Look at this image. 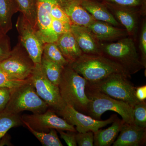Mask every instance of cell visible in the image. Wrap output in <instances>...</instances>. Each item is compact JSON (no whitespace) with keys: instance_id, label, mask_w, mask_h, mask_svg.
I'll return each mask as SVG.
<instances>
[{"instance_id":"obj_3","label":"cell","mask_w":146,"mask_h":146,"mask_svg":"<svg viewBox=\"0 0 146 146\" xmlns=\"http://www.w3.org/2000/svg\"><path fill=\"white\" fill-rule=\"evenodd\" d=\"M87 81L68 65L63 68L58 85L65 104L87 115L89 100L86 96Z\"/></svg>"},{"instance_id":"obj_5","label":"cell","mask_w":146,"mask_h":146,"mask_svg":"<svg viewBox=\"0 0 146 146\" xmlns=\"http://www.w3.org/2000/svg\"><path fill=\"white\" fill-rule=\"evenodd\" d=\"M125 75L114 73L100 81L90 82L86 86L115 99L127 103L134 107L139 101L136 98V87Z\"/></svg>"},{"instance_id":"obj_28","label":"cell","mask_w":146,"mask_h":146,"mask_svg":"<svg viewBox=\"0 0 146 146\" xmlns=\"http://www.w3.org/2000/svg\"><path fill=\"white\" fill-rule=\"evenodd\" d=\"M137 48L142 64L146 68V16L142 19L137 42Z\"/></svg>"},{"instance_id":"obj_29","label":"cell","mask_w":146,"mask_h":146,"mask_svg":"<svg viewBox=\"0 0 146 146\" xmlns=\"http://www.w3.org/2000/svg\"><path fill=\"white\" fill-rule=\"evenodd\" d=\"M133 124L142 128H146V100L141 101L133 107Z\"/></svg>"},{"instance_id":"obj_37","label":"cell","mask_w":146,"mask_h":146,"mask_svg":"<svg viewBox=\"0 0 146 146\" xmlns=\"http://www.w3.org/2000/svg\"><path fill=\"white\" fill-rule=\"evenodd\" d=\"M11 136L9 134H5L4 136L0 140V146H3L6 145L8 146H13L11 142Z\"/></svg>"},{"instance_id":"obj_24","label":"cell","mask_w":146,"mask_h":146,"mask_svg":"<svg viewBox=\"0 0 146 146\" xmlns=\"http://www.w3.org/2000/svg\"><path fill=\"white\" fill-rule=\"evenodd\" d=\"M20 11L36 30L37 0H16Z\"/></svg>"},{"instance_id":"obj_20","label":"cell","mask_w":146,"mask_h":146,"mask_svg":"<svg viewBox=\"0 0 146 146\" xmlns=\"http://www.w3.org/2000/svg\"><path fill=\"white\" fill-rule=\"evenodd\" d=\"M124 123L117 116L109 127L103 129H100L94 132V146H111L117 138Z\"/></svg>"},{"instance_id":"obj_25","label":"cell","mask_w":146,"mask_h":146,"mask_svg":"<svg viewBox=\"0 0 146 146\" xmlns=\"http://www.w3.org/2000/svg\"><path fill=\"white\" fill-rule=\"evenodd\" d=\"M22 118L18 114L3 111L0 112V140L12 127L23 125Z\"/></svg>"},{"instance_id":"obj_6","label":"cell","mask_w":146,"mask_h":146,"mask_svg":"<svg viewBox=\"0 0 146 146\" xmlns=\"http://www.w3.org/2000/svg\"><path fill=\"white\" fill-rule=\"evenodd\" d=\"M49 106L36 93L30 78L27 82L19 87L11 89L9 101L3 111L18 114L22 111L33 113H43Z\"/></svg>"},{"instance_id":"obj_13","label":"cell","mask_w":146,"mask_h":146,"mask_svg":"<svg viewBox=\"0 0 146 146\" xmlns=\"http://www.w3.org/2000/svg\"><path fill=\"white\" fill-rule=\"evenodd\" d=\"M64 0H37L36 30L44 43L56 42L58 37L52 28L51 11L54 6Z\"/></svg>"},{"instance_id":"obj_22","label":"cell","mask_w":146,"mask_h":146,"mask_svg":"<svg viewBox=\"0 0 146 146\" xmlns=\"http://www.w3.org/2000/svg\"><path fill=\"white\" fill-rule=\"evenodd\" d=\"M24 125L29 131L44 146H63V145L58 138L57 132L55 129H51L48 133L43 131H37L33 129L25 121H23Z\"/></svg>"},{"instance_id":"obj_9","label":"cell","mask_w":146,"mask_h":146,"mask_svg":"<svg viewBox=\"0 0 146 146\" xmlns=\"http://www.w3.org/2000/svg\"><path fill=\"white\" fill-rule=\"evenodd\" d=\"M16 28L19 41L35 63H41L44 43L38 31L22 14L17 19Z\"/></svg>"},{"instance_id":"obj_34","label":"cell","mask_w":146,"mask_h":146,"mask_svg":"<svg viewBox=\"0 0 146 146\" xmlns=\"http://www.w3.org/2000/svg\"><path fill=\"white\" fill-rule=\"evenodd\" d=\"M57 131L60 134L61 138L64 140L68 146H77L76 139V132L68 131L67 132H65L63 130H57Z\"/></svg>"},{"instance_id":"obj_14","label":"cell","mask_w":146,"mask_h":146,"mask_svg":"<svg viewBox=\"0 0 146 146\" xmlns=\"http://www.w3.org/2000/svg\"><path fill=\"white\" fill-rule=\"evenodd\" d=\"M87 27L100 43L115 42L129 36L124 28L102 21H96Z\"/></svg>"},{"instance_id":"obj_4","label":"cell","mask_w":146,"mask_h":146,"mask_svg":"<svg viewBox=\"0 0 146 146\" xmlns=\"http://www.w3.org/2000/svg\"><path fill=\"white\" fill-rule=\"evenodd\" d=\"M86 93L89 100L86 115L101 120L104 112L112 111L120 115L125 122L133 124V107L127 103L115 99L87 86Z\"/></svg>"},{"instance_id":"obj_10","label":"cell","mask_w":146,"mask_h":146,"mask_svg":"<svg viewBox=\"0 0 146 146\" xmlns=\"http://www.w3.org/2000/svg\"><path fill=\"white\" fill-rule=\"evenodd\" d=\"M56 112L69 124L75 126L77 132L80 133L88 131L95 132L100 129L112 123L117 117V115H113L107 120H97L79 112L72 106L67 105L63 109Z\"/></svg>"},{"instance_id":"obj_21","label":"cell","mask_w":146,"mask_h":146,"mask_svg":"<svg viewBox=\"0 0 146 146\" xmlns=\"http://www.w3.org/2000/svg\"><path fill=\"white\" fill-rule=\"evenodd\" d=\"M20 11L16 0H0V33L7 34L12 28V18Z\"/></svg>"},{"instance_id":"obj_17","label":"cell","mask_w":146,"mask_h":146,"mask_svg":"<svg viewBox=\"0 0 146 146\" xmlns=\"http://www.w3.org/2000/svg\"><path fill=\"white\" fill-rule=\"evenodd\" d=\"M82 6L96 21H102L124 28L116 21L104 3L98 0H80Z\"/></svg>"},{"instance_id":"obj_32","label":"cell","mask_w":146,"mask_h":146,"mask_svg":"<svg viewBox=\"0 0 146 146\" xmlns=\"http://www.w3.org/2000/svg\"><path fill=\"white\" fill-rule=\"evenodd\" d=\"M72 24L57 19L53 18L51 26L53 31L58 37L61 35L70 32Z\"/></svg>"},{"instance_id":"obj_18","label":"cell","mask_w":146,"mask_h":146,"mask_svg":"<svg viewBox=\"0 0 146 146\" xmlns=\"http://www.w3.org/2000/svg\"><path fill=\"white\" fill-rule=\"evenodd\" d=\"M64 12L72 25L87 27L96 21L82 6L80 0H68Z\"/></svg>"},{"instance_id":"obj_23","label":"cell","mask_w":146,"mask_h":146,"mask_svg":"<svg viewBox=\"0 0 146 146\" xmlns=\"http://www.w3.org/2000/svg\"><path fill=\"white\" fill-rule=\"evenodd\" d=\"M41 64L48 78L58 86L64 67L48 59L43 55Z\"/></svg>"},{"instance_id":"obj_16","label":"cell","mask_w":146,"mask_h":146,"mask_svg":"<svg viewBox=\"0 0 146 146\" xmlns=\"http://www.w3.org/2000/svg\"><path fill=\"white\" fill-rule=\"evenodd\" d=\"M71 32L83 54L102 55L100 42L87 27L72 25Z\"/></svg>"},{"instance_id":"obj_35","label":"cell","mask_w":146,"mask_h":146,"mask_svg":"<svg viewBox=\"0 0 146 146\" xmlns=\"http://www.w3.org/2000/svg\"><path fill=\"white\" fill-rule=\"evenodd\" d=\"M11 89L0 87V112L4 110L10 97Z\"/></svg>"},{"instance_id":"obj_30","label":"cell","mask_w":146,"mask_h":146,"mask_svg":"<svg viewBox=\"0 0 146 146\" xmlns=\"http://www.w3.org/2000/svg\"><path fill=\"white\" fill-rule=\"evenodd\" d=\"M29 80V78L27 80L19 79L0 69V87L14 89L26 83Z\"/></svg>"},{"instance_id":"obj_11","label":"cell","mask_w":146,"mask_h":146,"mask_svg":"<svg viewBox=\"0 0 146 146\" xmlns=\"http://www.w3.org/2000/svg\"><path fill=\"white\" fill-rule=\"evenodd\" d=\"M21 118L37 131L45 132L49 131L51 129H54L57 130L77 132L74 126L69 124L63 118L58 117L52 109H48L43 113L23 115Z\"/></svg>"},{"instance_id":"obj_7","label":"cell","mask_w":146,"mask_h":146,"mask_svg":"<svg viewBox=\"0 0 146 146\" xmlns=\"http://www.w3.org/2000/svg\"><path fill=\"white\" fill-rule=\"evenodd\" d=\"M30 78L39 96L50 109L57 112L65 107L58 86L48 78L41 63H35Z\"/></svg>"},{"instance_id":"obj_15","label":"cell","mask_w":146,"mask_h":146,"mask_svg":"<svg viewBox=\"0 0 146 146\" xmlns=\"http://www.w3.org/2000/svg\"><path fill=\"white\" fill-rule=\"evenodd\" d=\"M119 133L112 146H140L146 144V128L125 122Z\"/></svg>"},{"instance_id":"obj_27","label":"cell","mask_w":146,"mask_h":146,"mask_svg":"<svg viewBox=\"0 0 146 146\" xmlns=\"http://www.w3.org/2000/svg\"><path fill=\"white\" fill-rule=\"evenodd\" d=\"M123 7L133 9L138 11L144 16H146V0H98Z\"/></svg>"},{"instance_id":"obj_36","label":"cell","mask_w":146,"mask_h":146,"mask_svg":"<svg viewBox=\"0 0 146 146\" xmlns=\"http://www.w3.org/2000/svg\"><path fill=\"white\" fill-rule=\"evenodd\" d=\"M135 95H136V98L139 101H145L146 99V85L136 87Z\"/></svg>"},{"instance_id":"obj_19","label":"cell","mask_w":146,"mask_h":146,"mask_svg":"<svg viewBox=\"0 0 146 146\" xmlns=\"http://www.w3.org/2000/svg\"><path fill=\"white\" fill-rule=\"evenodd\" d=\"M56 43L69 64L83 54L71 32L60 35Z\"/></svg>"},{"instance_id":"obj_38","label":"cell","mask_w":146,"mask_h":146,"mask_svg":"<svg viewBox=\"0 0 146 146\" xmlns=\"http://www.w3.org/2000/svg\"></svg>"},{"instance_id":"obj_2","label":"cell","mask_w":146,"mask_h":146,"mask_svg":"<svg viewBox=\"0 0 146 146\" xmlns=\"http://www.w3.org/2000/svg\"><path fill=\"white\" fill-rule=\"evenodd\" d=\"M69 65L89 82L100 81L114 73H120L131 78L123 68L103 55L83 54Z\"/></svg>"},{"instance_id":"obj_31","label":"cell","mask_w":146,"mask_h":146,"mask_svg":"<svg viewBox=\"0 0 146 146\" xmlns=\"http://www.w3.org/2000/svg\"><path fill=\"white\" fill-rule=\"evenodd\" d=\"M11 50L9 37L7 34L0 33V63L8 57Z\"/></svg>"},{"instance_id":"obj_12","label":"cell","mask_w":146,"mask_h":146,"mask_svg":"<svg viewBox=\"0 0 146 146\" xmlns=\"http://www.w3.org/2000/svg\"><path fill=\"white\" fill-rule=\"evenodd\" d=\"M103 3L116 21L127 31L129 36L133 37L137 42L142 19L146 16H143L140 12L133 9Z\"/></svg>"},{"instance_id":"obj_26","label":"cell","mask_w":146,"mask_h":146,"mask_svg":"<svg viewBox=\"0 0 146 146\" xmlns=\"http://www.w3.org/2000/svg\"><path fill=\"white\" fill-rule=\"evenodd\" d=\"M43 55L54 63L65 67L69 65L56 42H47L43 46Z\"/></svg>"},{"instance_id":"obj_8","label":"cell","mask_w":146,"mask_h":146,"mask_svg":"<svg viewBox=\"0 0 146 146\" xmlns=\"http://www.w3.org/2000/svg\"><path fill=\"white\" fill-rule=\"evenodd\" d=\"M35 65L26 50L18 41L8 57L0 63V69L19 79L27 80L30 77Z\"/></svg>"},{"instance_id":"obj_1","label":"cell","mask_w":146,"mask_h":146,"mask_svg":"<svg viewBox=\"0 0 146 146\" xmlns=\"http://www.w3.org/2000/svg\"><path fill=\"white\" fill-rule=\"evenodd\" d=\"M102 54L119 64L131 77L145 69L141 62L136 41L128 36L117 41L100 43Z\"/></svg>"},{"instance_id":"obj_33","label":"cell","mask_w":146,"mask_h":146,"mask_svg":"<svg viewBox=\"0 0 146 146\" xmlns=\"http://www.w3.org/2000/svg\"><path fill=\"white\" fill-rule=\"evenodd\" d=\"M76 139L79 146H94V132L92 131L76 132Z\"/></svg>"}]
</instances>
